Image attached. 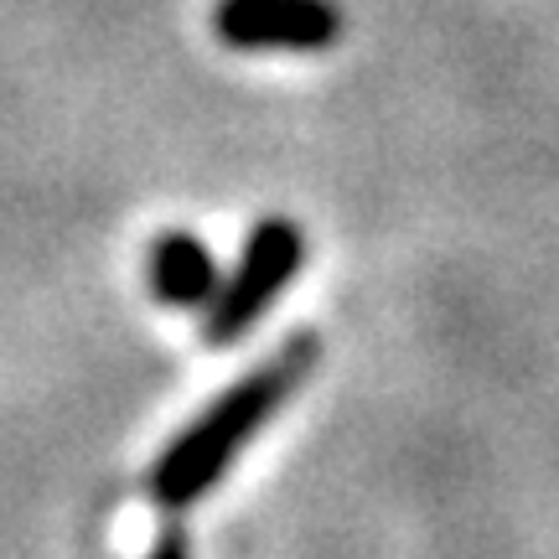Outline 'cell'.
I'll list each match as a JSON object with an SVG mask.
<instances>
[{
	"instance_id": "cell-4",
	"label": "cell",
	"mask_w": 559,
	"mask_h": 559,
	"mask_svg": "<svg viewBox=\"0 0 559 559\" xmlns=\"http://www.w3.org/2000/svg\"><path fill=\"white\" fill-rule=\"evenodd\" d=\"M145 280H151V296L160 306H177V311H202L213 290H218V260L213 249L187 234V228H171L151 243V260H145Z\"/></svg>"
},
{
	"instance_id": "cell-2",
	"label": "cell",
	"mask_w": 559,
	"mask_h": 559,
	"mask_svg": "<svg viewBox=\"0 0 559 559\" xmlns=\"http://www.w3.org/2000/svg\"><path fill=\"white\" fill-rule=\"evenodd\" d=\"M306 264V234L290 218H260L243 239V254L234 275L218 280L213 300L202 306V342L207 347H234L243 332H254L264 311L280 300V290L300 275Z\"/></svg>"
},
{
	"instance_id": "cell-3",
	"label": "cell",
	"mask_w": 559,
	"mask_h": 559,
	"mask_svg": "<svg viewBox=\"0 0 559 559\" xmlns=\"http://www.w3.org/2000/svg\"><path fill=\"white\" fill-rule=\"evenodd\" d=\"M213 32L234 52H326L342 11L337 0H218Z\"/></svg>"
},
{
	"instance_id": "cell-1",
	"label": "cell",
	"mask_w": 559,
	"mask_h": 559,
	"mask_svg": "<svg viewBox=\"0 0 559 559\" xmlns=\"http://www.w3.org/2000/svg\"><path fill=\"white\" fill-rule=\"evenodd\" d=\"M317 362H321V337L317 332H296L275 358H264L254 373H243L234 389H223L218 400L160 451L156 472H151V498L166 513H181L198 498H207L228 477V466L239 461L243 445L280 415V404L311 379Z\"/></svg>"
},
{
	"instance_id": "cell-5",
	"label": "cell",
	"mask_w": 559,
	"mask_h": 559,
	"mask_svg": "<svg viewBox=\"0 0 559 559\" xmlns=\"http://www.w3.org/2000/svg\"><path fill=\"white\" fill-rule=\"evenodd\" d=\"M145 559H192V549H187V534H181V523H166L160 528V539L151 544V555Z\"/></svg>"
}]
</instances>
